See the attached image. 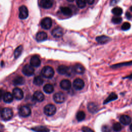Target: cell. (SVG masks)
I'll list each match as a JSON object with an SVG mask.
<instances>
[{
    "label": "cell",
    "mask_w": 132,
    "mask_h": 132,
    "mask_svg": "<svg viewBox=\"0 0 132 132\" xmlns=\"http://www.w3.org/2000/svg\"><path fill=\"white\" fill-rule=\"evenodd\" d=\"M31 129L36 132H49L50 129L44 126H36L31 128Z\"/></svg>",
    "instance_id": "7402d4cb"
},
{
    "label": "cell",
    "mask_w": 132,
    "mask_h": 132,
    "mask_svg": "<svg viewBox=\"0 0 132 132\" xmlns=\"http://www.w3.org/2000/svg\"><path fill=\"white\" fill-rule=\"evenodd\" d=\"M111 40V38L107 36L102 35L97 36L96 38V41L100 44H105Z\"/></svg>",
    "instance_id": "7c38bea8"
},
{
    "label": "cell",
    "mask_w": 132,
    "mask_h": 132,
    "mask_svg": "<svg viewBox=\"0 0 132 132\" xmlns=\"http://www.w3.org/2000/svg\"><path fill=\"white\" fill-rule=\"evenodd\" d=\"M130 11H132V6L130 7Z\"/></svg>",
    "instance_id": "ee69618b"
},
{
    "label": "cell",
    "mask_w": 132,
    "mask_h": 132,
    "mask_svg": "<svg viewBox=\"0 0 132 132\" xmlns=\"http://www.w3.org/2000/svg\"><path fill=\"white\" fill-rule=\"evenodd\" d=\"M60 87L65 90H69L71 87V81L68 79H63L60 83Z\"/></svg>",
    "instance_id": "5bb4252c"
},
{
    "label": "cell",
    "mask_w": 132,
    "mask_h": 132,
    "mask_svg": "<svg viewBox=\"0 0 132 132\" xmlns=\"http://www.w3.org/2000/svg\"><path fill=\"white\" fill-rule=\"evenodd\" d=\"M33 98L38 102H42L44 99V95L41 91H37L33 94Z\"/></svg>",
    "instance_id": "2e32d148"
},
{
    "label": "cell",
    "mask_w": 132,
    "mask_h": 132,
    "mask_svg": "<svg viewBox=\"0 0 132 132\" xmlns=\"http://www.w3.org/2000/svg\"><path fill=\"white\" fill-rule=\"evenodd\" d=\"M43 82V79L40 76H36L34 77L33 83L37 86H40Z\"/></svg>",
    "instance_id": "d4e9b609"
},
{
    "label": "cell",
    "mask_w": 132,
    "mask_h": 132,
    "mask_svg": "<svg viewBox=\"0 0 132 132\" xmlns=\"http://www.w3.org/2000/svg\"><path fill=\"white\" fill-rule=\"evenodd\" d=\"M76 4L77 6L80 8H84L87 3L86 0H76Z\"/></svg>",
    "instance_id": "1f68e13d"
},
{
    "label": "cell",
    "mask_w": 132,
    "mask_h": 132,
    "mask_svg": "<svg viewBox=\"0 0 132 132\" xmlns=\"http://www.w3.org/2000/svg\"><path fill=\"white\" fill-rule=\"evenodd\" d=\"M131 118L127 115H122L120 118V121L124 125H128L131 122Z\"/></svg>",
    "instance_id": "ffe728a7"
},
{
    "label": "cell",
    "mask_w": 132,
    "mask_h": 132,
    "mask_svg": "<svg viewBox=\"0 0 132 132\" xmlns=\"http://www.w3.org/2000/svg\"><path fill=\"white\" fill-rule=\"evenodd\" d=\"M52 35L55 38H60L63 35V30L60 27L55 28L52 31Z\"/></svg>",
    "instance_id": "9a60e30c"
},
{
    "label": "cell",
    "mask_w": 132,
    "mask_h": 132,
    "mask_svg": "<svg viewBox=\"0 0 132 132\" xmlns=\"http://www.w3.org/2000/svg\"><path fill=\"white\" fill-rule=\"evenodd\" d=\"M126 18L128 19H130L131 18V14H130V13H129L128 12H126V14H125Z\"/></svg>",
    "instance_id": "60d3db41"
},
{
    "label": "cell",
    "mask_w": 132,
    "mask_h": 132,
    "mask_svg": "<svg viewBox=\"0 0 132 132\" xmlns=\"http://www.w3.org/2000/svg\"><path fill=\"white\" fill-rule=\"evenodd\" d=\"M13 99V95L10 92H6L3 95V100L5 102L11 103Z\"/></svg>",
    "instance_id": "44dd1931"
},
{
    "label": "cell",
    "mask_w": 132,
    "mask_h": 132,
    "mask_svg": "<svg viewBox=\"0 0 132 132\" xmlns=\"http://www.w3.org/2000/svg\"><path fill=\"white\" fill-rule=\"evenodd\" d=\"M13 116L12 110L9 108H4L1 111V118L3 120L8 121L11 119Z\"/></svg>",
    "instance_id": "7a4b0ae2"
},
{
    "label": "cell",
    "mask_w": 132,
    "mask_h": 132,
    "mask_svg": "<svg viewBox=\"0 0 132 132\" xmlns=\"http://www.w3.org/2000/svg\"><path fill=\"white\" fill-rule=\"evenodd\" d=\"M41 74L43 76L50 78H52L54 75V71L53 69L50 66L44 67L41 70Z\"/></svg>",
    "instance_id": "6da1fadb"
},
{
    "label": "cell",
    "mask_w": 132,
    "mask_h": 132,
    "mask_svg": "<svg viewBox=\"0 0 132 132\" xmlns=\"http://www.w3.org/2000/svg\"><path fill=\"white\" fill-rule=\"evenodd\" d=\"M40 6L45 9H49L53 6V2L51 0H41L40 3Z\"/></svg>",
    "instance_id": "ac0fdd59"
},
{
    "label": "cell",
    "mask_w": 132,
    "mask_h": 132,
    "mask_svg": "<svg viewBox=\"0 0 132 132\" xmlns=\"http://www.w3.org/2000/svg\"><path fill=\"white\" fill-rule=\"evenodd\" d=\"M56 111V108L53 104H50L46 105L44 108V112L47 116L54 115Z\"/></svg>",
    "instance_id": "277c9868"
},
{
    "label": "cell",
    "mask_w": 132,
    "mask_h": 132,
    "mask_svg": "<svg viewBox=\"0 0 132 132\" xmlns=\"http://www.w3.org/2000/svg\"><path fill=\"white\" fill-rule=\"evenodd\" d=\"M19 113L20 116L22 117H27L30 116L31 110L30 108L27 106H22L19 110Z\"/></svg>",
    "instance_id": "5b68a950"
},
{
    "label": "cell",
    "mask_w": 132,
    "mask_h": 132,
    "mask_svg": "<svg viewBox=\"0 0 132 132\" xmlns=\"http://www.w3.org/2000/svg\"><path fill=\"white\" fill-rule=\"evenodd\" d=\"M32 65L30 64H26L25 66L23 67L22 69V72L23 73L28 76H30L34 74L35 70Z\"/></svg>",
    "instance_id": "8992f818"
},
{
    "label": "cell",
    "mask_w": 132,
    "mask_h": 132,
    "mask_svg": "<svg viewBox=\"0 0 132 132\" xmlns=\"http://www.w3.org/2000/svg\"><path fill=\"white\" fill-rule=\"evenodd\" d=\"M85 116H86V115L84 111H79L77 113L76 117L77 121L80 122V121H81L84 120V119L85 118Z\"/></svg>",
    "instance_id": "f546056e"
},
{
    "label": "cell",
    "mask_w": 132,
    "mask_h": 132,
    "mask_svg": "<svg viewBox=\"0 0 132 132\" xmlns=\"http://www.w3.org/2000/svg\"><path fill=\"white\" fill-rule=\"evenodd\" d=\"M132 64V61H129V62H123L121 63H119L116 65H114L112 66L113 68H118V67H121L122 66H127V65H129Z\"/></svg>",
    "instance_id": "e575fe53"
},
{
    "label": "cell",
    "mask_w": 132,
    "mask_h": 132,
    "mask_svg": "<svg viewBox=\"0 0 132 132\" xmlns=\"http://www.w3.org/2000/svg\"><path fill=\"white\" fill-rule=\"evenodd\" d=\"M130 130H131V131H132V124L130 125Z\"/></svg>",
    "instance_id": "7bdbcfd3"
},
{
    "label": "cell",
    "mask_w": 132,
    "mask_h": 132,
    "mask_svg": "<svg viewBox=\"0 0 132 132\" xmlns=\"http://www.w3.org/2000/svg\"><path fill=\"white\" fill-rule=\"evenodd\" d=\"M28 16V10L27 7L24 6L22 5L19 8V18L21 19H25Z\"/></svg>",
    "instance_id": "ba28073f"
},
{
    "label": "cell",
    "mask_w": 132,
    "mask_h": 132,
    "mask_svg": "<svg viewBox=\"0 0 132 132\" xmlns=\"http://www.w3.org/2000/svg\"><path fill=\"white\" fill-rule=\"evenodd\" d=\"M12 94L13 97L18 100H22L24 96V93L22 90L19 88H15L13 90Z\"/></svg>",
    "instance_id": "8fae6325"
},
{
    "label": "cell",
    "mask_w": 132,
    "mask_h": 132,
    "mask_svg": "<svg viewBox=\"0 0 132 132\" xmlns=\"http://www.w3.org/2000/svg\"><path fill=\"white\" fill-rule=\"evenodd\" d=\"M52 25V19L48 17L43 18L41 22V26L42 28L45 29H50Z\"/></svg>",
    "instance_id": "52a82bcc"
},
{
    "label": "cell",
    "mask_w": 132,
    "mask_h": 132,
    "mask_svg": "<svg viewBox=\"0 0 132 132\" xmlns=\"http://www.w3.org/2000/svg\"><path fill=\"white\" fill-rule=\"evenodd\" d=\"M130 27V24L128 22H124L122 26H121V29L123 30H128Z\"/></svg>",
    "instance_id": "d590c367"
},
{
    "label": "cell",
    "mask_w": 132,
    "mask_h": 132,
    "mask_svg": "<svg viewBox=\"0 0 132 132\" xmlns=\"http://www.w3.org/2000/svg\"><path fill=\"white\" fill-rule=\"evenodd\" d=\"M41 64V60L37 56H33L30 60V64L34 67H38Z\"/></svg>",
    "instance_id": "4fadbf2b"
},
{
    "label": "cell",
    "mask_w": 132,
    "mask_h": 132,
    "mask_svg": "<svg viewBox=\"0 0 132 132\" xmlns=\"http://www.w3.org/2000/svg\"><path fill=\"white\" fill-rule=\"evenodd\" d=\"M86 1L89 5H92L94 3V0H86Z\"/></svg>",
    "instance_id": "ab89813d"
},
{
    "label": "cell",
    "mask_w": 132,
    "mask_h": 132,
    "mask_svg": "<svg viewBox=\"0 0 132 132\" xmlns=\"http://www.w3.org/2000/svg\"><path fill=\"white\" fill-rule=\"evenodd\" d=\"M53 99L57 103H62L65 101V95L61 92H57L53 95Z\"/></svg>",
    "instance_id": "9c48e42d"
},
{
    "label": "cell",
    "mask_w": 132,
    "mask_h": 132,
    "mask_svg": "<svg viewBox=\"0 0 132 132\" xmlns=\"http://www.w3.org/2000/svg\"><path fill=\"white\" fill-rule=\"evenodd\" d=\"M47 35L46 32L44 31H40L37 33L36 36V39L38 42H42L47 39Z\"/></svg>",
    "instance_id": "e0dca14e"
},
{
    "label": "cell",
    "mask_w": 132,
    "mask_h": 132,
    "mask_svg": "<svg viewBox=\"0 0 132 132\" xmlns=\"http://www.w3.org/2000/svg\"><path fill=\"white\" fill-rule=\"evenodd\" d=\"M81 129L83 132H94V131L92 129H91L90 128L86 126L82 127Z\"/></svg>",
    "instance_id": "74e56055"
},
{
    "label": "cell",
    "mask_w": 132,
    "mask_h": 132,
    "mask_svg": "<svg viewBox=\"0 0 132 132\" xmlns=\"http://www.w3.org/2000/svg\"><path fill=\"white\" fill-rule=\"evenodd\" d=\"M118 96L116 94H115L114 93H111L108 96V97L105 100L104 102V104H106V103H108L112 101H113V100H115L117 98Z\"/></svg>",
    "instance_id": "4316f807"
},
{
    "label": "cell",
    "mask_w": 132,
    "mask_h": 132,
    "mask_svg": "<svg viewBox=\"0 0 132 132\" xmlns=\"http://www.w3.org/2000/svg\"><path fill=\"white\" fill-rule=\"evenodd\" d=\"M119 0H111L110 2V5L113 6L116 5V4H117L119 2Z\"/></svg>",
    "instance_id": "f35d334b"
},
{
    "label": "cell",
    "mask_w": 132,
    "mask_h": 132,
    "mask_svg": "<svg viewBox=\"0 0 132 132\" xmlns=\"http://www.w3.org/2000/svg\"><path fill=\"white\" fill-rule=\"evenodd\" d=\"M73 85L75 89L77 90H80L84 88L85 83L82 79L77 78L74 80Z\"/></svg>",
    "instance_id": "30bf717a"
},
{
    "label": "cell",
    "mask_w": 132,
    "mask_h": 132,
    "mask_svg": "<svg viewBox=\"0 0 132 132\" xmlns=\"http://www.w3.org/2000/svg\"><path fill=\"white\" fill-rule=\"evenodd\" d=\"M43 91L46 93H51L54 91V87L52 85L47 84L43 87Z\"/></svg>",
    "instance_id": "484cf974"
},
{
    "label": "cell",
    "mask_w": 132,
    "mask_h": 132,
    "mask_svg": "<svg viewBox=\"0 0 132 132\" xmlns=\"http://www.w3.org/2000/svg\"><path fill=\"white\" fill-rule=\"evenodd\" d=\"M67 1L69 2H73L74 0H67Z\"/></svg>",
    "instance_id": "f6af8a7d"
},
{
    "label": "cell",
    "mask_w": 132,
    "mask_h": 132,
    "mask_svg": "<svg viewBox=\"0 0 132 132\" xmlns=\"http://www.w3.org/2000/svg\"><path fill=\"white\" fill-rule=\"evenodd\" d=\"M122 18H121L120 16H116V15L113 16L111 20L112 23L116 24H119L121 23L122 22Z\"/></svg>",
    "instance_id": "d6a6232c"
},
{
    "label": "cell",
    "mask_w": 132,
    "mask_h": 132,
    "mask_svg": "<svg viewBox=\"0 0 132 132\" xmlns=\"http://www.w3.org/2000/svg\"><path fill=\"white\" fill-rule=\"evenodd\" d=\"M25 82V80L23 77L16 76L13 80L14 85H22Z\"/></svg>",
    "instance_id": "603a6c76"
},
{
    "label": "cell",
    "mask_w": 132,
    "mask_h": 132,
    "mask_svg": "<svg viewBox=\"0 0 132 132\" xmlns=\"http://www.w3.org/2000/svg\"><path fill=\"white\" fill-rule=\"evenodd\" d=\"M73 71L77 74H82L85 72V68L84 67L80 64H76L73 68Z\"/></svg>",
    "instance_id": "d6986e66"
},
{
    "label": "cell",
    "mask_w": 132,
    "mask_h": 132,
    "mask_svg": "<svg viewBox=\"0 0 132 132\" xmlns=\"http://www.w3.org/2000/svg\"><path fill=\"white\" fill-rule=\"evenodd\" d=\"M112 13L116 16H120L123 12L122 8L119 7H116L112 9Z\"/></svg>",
    "instance_id": "f1b7e54d"
},
{
    "label": "cell",
    "mask_w": 132,
    "mask_h": 132,
    "mask_svg": "<svg viewBox=\"0 0 132 132\" xmlns=\"http://www.w3.org/2000/svg\"><path fill=\"white\" fill-rule=\"evenodd\" d=\"M88 108L89 111L92 113L95 112L97 110V107L95 105V104L93 103H89L88 106Z\"/></svg>",
    "instance_id": "4dcf8cb0"
},
{
    "label": "cell",
    "mask_w": 132,
    "mask_h": 132,
    "mask_svg": "<svg viewBox=\"0 0 132 132\" xmlns=\"http://www.w3.org/2000/svg\"><path fill=\"white\" fill-rule=\"evenodd\" d=\"M23 46L22 45H19V46H18L16 49L14 51V57L15 58H18L21 54H22V52L23 51Z\"/></svg>",
    "instance_id": "83f0119b"
},
{
    "label": "cell",
    "mask_w": 132,
    "mask_h": 132,
    "mask_svg": "<svg viewBox=\"0 0 132 132\" xmlns=\"http://www.w3.org/2000/svg\"><path fill=\"white\" fill-rule=\"evenodd\" d=\"M60 10L61 12L65 15L69 16L71 15L72 13L71 9L68 7H62L60 8Z\"/></svg>",
    "instance_id": "cb8c5ba5"
},
{
    "label": "cell",
    "mask_w": 132,
    "mask_h": 132,
    "mask_svg": "<svg viewBox=\"0 0 132 132\" xmlns=\"http://www.w3.org/2000/svg\"><path fill=\"white\" fill-rule=\"evenodd\" d=\"M112 128L115 131H119L122 129L121 125L119 123H115L112 125Z\"/></svg>",
    "instance_id": "836d02e7"
},
{
    "label": "cell",
    "mask_w": 132,
    "mask_h": 132,
    "mask_svg": "<svg viewBox=\"0 0 132 132\" xmlns=\"http://www.w3.org/2000/svg\"><path fill=\"white\" fill-rule=\"evenodd\" d=\"M57 71L60 74L70 76L73 71V68H70L64 65H59L57 68Z\"/></svg>",
    "instance_id": "3957f363"
},
{
    "label": "cell",
    "mask_w": 132,
    "mask_h": 132,
    "mask_svg": "<svg viewBox=\"0 0 132 132\" xmlns=\"http://www.w3.org/2000/svg\"><path fill=\"white\" fill-rule=\"evenodd\" d=\"M102 132H111V129L108 125H104L102 127Z\"/></svg>",
    "instance_id": "8d00e7d4"
},
{
    "label": "cell",
    "mask_w": 132,
    "mask_h": 132,
    "mask_svg": "<svg viewBox=\"0 0 132 132\" xmlns=\"http://www.w3.org/2000/svg\"><path fill=\"white\" fill-rule=\"evenodd\" d=\"M127 78H132V74L131 75H129V76H128V77H126Z\"/></svg>",
    "instance_id": "b9f144b4"
}]
</instances>
